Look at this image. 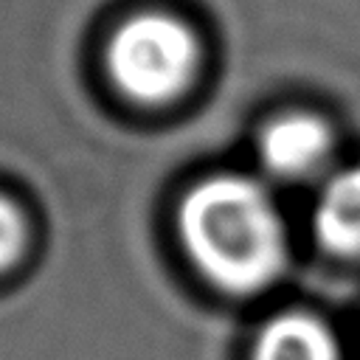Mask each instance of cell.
<instances>
[{"mask_svg":"<svg viewBox=\"0 0 360 360\" xmlns=\"http://www.w3.org/2000/svg\"><path fill=\"white\" fill-rule=\"evenodd\" d=\"M315 236L340 256H360V166L326 177L312 211Z\"/></svg>","mask_w":360,"mask_h":360,"instance_id":"obj_4","label":"cell"},{"mask_svg":"<svg viewBox=\"0 0 360 360\" xmlns=\"http://www.w3.org/2000/svg\"><path fill=\"white\" fill-rule=\"evenodd\" d=\"M329 129L315 115H281L267 124L259 135V160L262 166L284 180H298L323 166L329 158Z\"/></svg>","mask_w":360,"mask_h":360,"instance_id":"obj_3","label":"cell"},{"mask_svg":"<svg viewBox=\"0 0 360 360\" xmlns=\"http://www.w3.org/2000/svg\"><path fill=\"white\" fill-rule=\"evenodd\" d=\"M180 233L197 267L231 292L262 290L284 267L281 217L250 177L219 174L194 186L180 208Z\"/></svg>","mask_w":360,"mask_h":360,"instance_id":"obj_1","label":"cell"},{"mask_svg":"<svg viewBox=\"0 0 360 360\" xmlns=\"http://www.w3.org/2000/svg\"><path fill=\"white\" fill-rule=\"evenodd\" d=\"M22 233H25V228H22L17 208L0 197V270L17 259V253L22 248Z\"/></svg>","mask_w":360,"mask_h":360,"instance_id":"obj_6","label":"cell"},{"mask_svg":"<svg viewBox=\"0 0 360 360\" xmlns=\"http://www.w3.org/2000/svg\"><path fill=\"white\" fill-rule=\"evenodd\" d=\"M253 360H340V352L318 318L287 312L262 329Z\"/></svg>","mask_w":360,"mask_h":360,"instance_id":"obj_5","label":"cell"},{"mask_svg":"<svg viewBox=\"0 0 360 360\" xmlns=\"http://www.w3.org/2000/svg\"><path fill=\"white\" fill-rule=\"evenodd\" d=\"M107 65L110 76L129 98L160 104L174 98L194 76L197 42L174 17L138 14L115 31Z\"/></svg>","mask_w":360,"mask_h":360,"instance_id":"obj_2","label":"cell"}]
</instances>
